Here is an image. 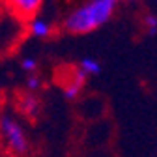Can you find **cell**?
I'll use <instances>...</instances> for the list:
<instances>
[{
  "instance_id": "cell-1",
  "label": "cell",
  "mask_w": 157,
  "mask_h": 157,
  "mask_svg": "<svg viewBox=\"0 0 157 157\" xmlns=\"http://www.w3.org/2000/svg\"><path fill=\"white\" fill-rule=\"evenodd\" d=\"M116 0H78L62 19L66 32L75 36L92 34L105 26L116 13Z\"/></svg>"
},
{
  "instance_id": "cell-2",
  "label": "cell",
  "mask_w": 157,
  "mask_h": 157,
  "mask_svg": "<svg viewBox=\"0 0 157 157\" xmlns=\"http://www.w3.org/2000/svg\"><path fill=\"white\" fill-rule=\"evenodd\" d=\"M0 133H2V142H4V150L11 155V157H25L30 148V135L25 127V124L19 120L13 114H2L0 120Z\"/></svg>"
},
{
  "instance_id": "cell-3",
  "label": "cell",
  "mask_w": 157,
  "mask_h": 157,
  "mask_svg": "<svg viewBox=\"0 0 157 157\" xmlns=\"http://www.w3.org/2000/svg\"><path fill=\"white\" fill-rule=\"evenodd\" d=\"M45 0H4L6 10L19 21L28 23L32 17L39 15Z\"/></svg>"
},
{
  "instance_id": "cell-4",
  "label": "cell",
  "mask_w": 157,
  "mask_h": 157,
  "mask_svg": "<svg viewBox=\"0 0 157 157\" xmlns=\"http://www.w3.org/2000/svg\"><path fill=\"white\" fill-rule=\"evenodd\" d=\"M26 32L34 39H45V37H49L54 32V26H52V23L49 21L45 15L39 13V15L32 17L30 21L26 23Z\"/></svg>"
},
{
  "instance_id": "cell-5",
  "label": "cell",
  "mask_w": 157,
  "mask_h": 157,
  "mask_svg": "<svg viewBox=\"0 0 157 157\" xmlns=\"http://www.w3.org/2000/svg\"><path fill=\"white\" fill-rule=\"evenodd\" d=\"M86 81H88V77H86L82 71L75 69V71L69 75V78H67V82L64 84V88H62L66 99H77L78 94L82 92V86H84Z\"/></svg>"
},
{
  "instance_id": "cell-6",
  "label": "cell",
  "mask_w": 157,
  "mask_h": 157,
  "mask_svg": "<svg viewBox=\"0 0 157 157\" xmlns=\"http://www.w3.org/2000/svg\"><path fill=\"white\" fill-rule=\"evenodd\" d=\"M39 109H41V105H39V99L34 95V94H25L17 99V110L19 114H21L23 118H34L39 114Z\"/></svg>"
},
{
  "instance_id": "cell-7",
  "label": "cell",
  "mask_w": 157,
  "mask_h": 157,
  "mask_svg": "<svg viewBox=\"0 0 157 157\" xmlns=\"http://www.w3.org/2000/svg\"><path fill=\"white\" fill-rule=\"evenodd\" d=\"M77 69H78V71H82V73L90 78V77L99 75V71H101V64H99V60H97V58H94V56H86V58H82V60L78 62Z\"/></svg>"
},
{
  "instance_id": "cell-8",
  "label": "cell",
  "mask_w": 157,
  "mask_h": 157,
  "mask_svg": "<svg viewBox=\"0 0 157 157\" xmlns=\"http://www.w3.org/2000/svg\"><path fill=\"white\" fill-rule=\"evenodd\" d=\"M19 66H21L23 73H26V75H34V73L37 71V67H39V62H37V58H36V56L26 54V56H23V58H21Z\"/></svg>"
},
{
  "instance_id": "cell-9",
  "label": "cell",
  "mask_w": 157,
  "mask_h": 157,
  "mask_svg": "<svg viewBox=\"0 0 157 157\" xmlns=\"http://www.w3.org/2000/svg\"><path fill=\"white\" fill-rule=\"evenodd\" d=\"M142 25L148 36H157V13H146L142 19Z\"/></svg>"
},
{
  "instance_id": "cell-10",
  "label": "cell",
  "mask_w": 157,
  "mask_h": 157,
  "mask_svg": "<svg viewBox=\"0 0 157 157\" xmlns=\"http://www.w3.org/2000/svg\"><path fill=\"white\" fill-rule=\"evenodd\" d=\"M39 88H41V77H39L37 73L26 75V90H28L30 94H34V92L39 90Z\"/></svg>"
},
{
  "instance_id": "cell-11",
  "label": "cell",
  "mask_w": 157,
  "mask_h": 157,
  "mask_svg": "<svg viewBox=\"0 0 157 157\" xmlns=\"http://www.w3.org/2000/svg\"><path fill=\"white\" fill-rule=\"evenodd\" d=\"M116 2H118V4H120V2H125V4H131V2H136V0H116Z\"/></svg>"
}]
</instances>
